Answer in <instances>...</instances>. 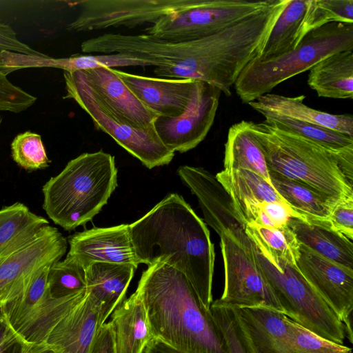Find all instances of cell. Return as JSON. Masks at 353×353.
Here are the masks:
<instances>
[{"mask_svg": "<svg viewBox=\"0 0 353 353\" xmlns=\"http://www.w3.org/2000/svg\"><path fill=\"white\" fill-rule=\"evenodd\" d=\"M326 220L334 229L353 240V196L338 201Z\"/></svg>", "mask_w": 353, "mask_h": 353, "instance_id": "obj_41", "label": "cell"}, {"mask_svg": "<svg viewBox=\"0 0 353 353\" xmlns=\"http://www.w3.org/2000/svg\"><path fill=\"white\" fill-rule=\"evenodd\" d=\"M210 310L229 353H260L235 307L216 299L212 303Z\"/></svg>", "mask_w": 353, "mask_h": 353, "instance_id": "obj_33", "label": "cell"}, {"mask_svg": "<svg viewBox=\"0 0 353 353\" xmlns=\"http://www.w3.org/2000/svg\"><path fill=\"white\" fill-rule=\"evenodd\" d=\"M24 341L13 330L0 307V353H21Z\"/></svg>", "mask_w": 353, "mask_h": 353, "instance_id": "obj_43", "label": "cell"}, {"mask_svg": "<svg viewBox=\"0 0 353 353\" xmlns=\"http://www.w3.org/2000/svg\"><path fill=\"white\" fill-rule=\"evenodd\" d=\"M330 23L353 24V0H309L302 35Z\"/></svg>", "mask_w": 353, "mask_h": 353, "instance_id": "obj_36", "label": "cell"}, {"mask_svg": "<svg viewBox=\"0 0 353 353\" xmlns=\"http://www.w3.org/2000/svg\"><path fill=\"white\" fill-rule=\"evenodd\" d=\"M110 315L116 353H143L154 337L140 292L137 289Z\"/></svg>", "mask_w": 353, "mask_h": 353, "instance_id": "obj_23", "label": "cell"}, {"mask_svg": "<svg viewBox=\"0 0 353 353\" xmlns=\"http://www.w3.org/2000/svg\"><path fill=\"white\" fill-rule=\"evenodd\" d=\"M221 91L196 80L188 106L179 116L159 117L154 127L162 143L172 152H188L196 147L212 126Z\"/></svg>", "mask_w": 353, "mask_h": 353, "instance_id": "obj_14", "label": "cell"}, {"mask_svg": "<svg viewBox=\"0 0 353 353\" xmlns=\"http://www.w3.org/2000/svg\"><path fill=\"white\" fill-rule=\"evenodd\" d=\"M137 289L154 339L181 353H229L210 310L182 272L153 264L143 272Z\"/></svg>", "mask_w": 353, "mask_h": 353, "instance_id": "obj_3", "label": "cell"}, {"mask_svg": "<svg viewBox=\"0 0 353 353\" xmlns=\"http://www.w3.org/2000/svg\"><path fill=\"white\" fill-rule=\"evenodd\" d=\"M299 214L285 201L261 202L254 205L246 213L244 219L246 223H254L270 228L288 225L293 217Z\"/></svg>", "mask_w": 353, "mask_h": 353, "instance_id": "obj_39", "label": "cell"}, {"mask_svg": "<svg viewBox=\"0 0 353 353\" xmlns=\"http://www.w3.org/2000/svg\"><path fill=\"white\" fill-rule=\"evenodd\" d=\"M198 0H85L67 30L85 32L154 24L163 17L194 6Z\"/></svg>", "mask_w": 353, "mask_h": 353, "instance_id": "obj_12", "label": "cell"}, {"mask_svg": "<svg viewBox=\"0 0 353 353\" xmlns=\"http://www.w3.org/2000/svg\"><path fill=\"white\" fill-rule=\"evenodd\" d=\"M304 95L294 97L265 94L248 104L265 119L285 117L325 127L353 137V117L333 114L313 109L303 103Z\"/></svg>", "mask_w": 353, "mask_h": 353, "instance_id": "obj_22", "label": "cell"}, {"mask_svg": "<svg viewBox=\"0 0 353 353\" xmlns=\"http://www.w3.org/2000/svg\"><path fill=\"white\" fill-rule=\"evenodd\" d=\"M1 50L28 55L46 56L21 41L13 28L10 25L0 21V51Z\"/></svg>", "mask_w": 353, "mask_h": 353, "instance_id": "obj_42", "label": "cell"}, {"mask_svg": "<svg viewBox=\"0 0 353 353\" xmlns=\"http://www.w3.org/2000/svg\"><path fill=\"white\" fill-rule=\"evenodd\" d=\"M250 128L261 145L269 171L305 183L332 199L353 196V184L344 174L336 154L265 119L250 121Z\"/></svg>", "mask_w": 353, "mask_h": 353, "instance_id": "obj_5", "label": "cell"}, {"mask_svg": "<svg viewBox=\"0 0 353 353\" xmlns=\"http://www.w3.org/2000/svg\"><path fill=\"white\" fill-rule=\"evenodd\" d=\"M66 256L85 270L94 263L125 264L136 269L140 263L131 239L129 224L94 228L69 236Z\"/></svg>", "mask_w": 353, "mask_h": 353, "instance_id": "obj_17", "label": "cell"}, {"mask_svg": "<svg viewBox=\"0 0 353 353\" xmlns=\"http://www.w3.org/2000/svg\"><path fill=\"white\" fill-rule=\"evenodd\" d=\"M140 263L168 265L182 272L205 307L212 303L215 252L210 231L183 198L167 195L151 210L129 224Z\"/></svg>", "mask_w": 353, "mask_h": 353, "instance_id": "obj_2", "label": "cell"}, {"mask_svg": "<svg viewBox=\"0 0 353 353\" xmlns=\"http://www.w3.org/2000/svg\"><path fill=\"white\" fill-rule=\"evenodd\" d=\"M50 268L37 275L23 294L1 307L25 343L46 342L54 327L85 296L86 290L63 298L51 296L47 285Z\"/></svg>", "mask_w": 353, "mask_h": 353, "instance_id": "obj_10", "label": "cell"}, {"mask_svg": "<svg viewBox=\"0 0 353 353\" xmlns=\"http://www.w3.org/2000/svg\"><path fill=\"white\" fill-rule=\"evenodd\" d=\"M177 172L197 197L205 222L219 236L229 232L241 244L250 246L252 240L245 232L247 223L216 176L204 168L189 165L179 167Z\"/></svg>", "mask_w": 353, "mask_h": 353, "instance_id": "obj_16", "label": "cell"}, {"mask_svg": "<svg viewBox=\"0 0 353 353\" xmlns=\"http://www.w3.org/2000/svg\"><path fill=\"white\" fill-rule=\"evenodd\" d=\"M84 53L127 54L154 64L159 77L207 82L226 96L243 71L258 55L256 36L244 21L200 39L170 42L148 34L106 33L84 41Z\"/></svg>", "mask_w": 353, "mask_h": 353, "instance_id": "obj_1", "label": "cell"}, {"mask_svg": "<svg viewBox=\"0 0 353 353\" xmlns=\"http://www.w3.org/2000/svg\"><path fill=\"white\" fill-rule=\"evenodd\" d=\"M63 78L66 94L63 98L74 100L90 116L97 130L110 135L148 169L171 162L175 152L162 143L154 125L147 129L135 126L94 93L75 72L64 71Z\"/></svg>", "mask_w": 353, "mask_h": 353, "instance_id": "obj_8", "label": "cell"}, {"mask_svg": "<svg viewBox=\"0 0 353 353\" xmlns=\"http://www.w3.org/2000/svg\"><path fill=\"white\" fill-rule=\"evenodd\" d=\"M288 226L300 244L323 258L353 270L352 240L334 229L326 219L292 218Z\"/></svg>", "mask_w": 353, "mask_h": 353, "instance_id": "obj_21", "label": "cell"}, {"mask_svg": "<svg viewBox=\"0 0 353 353\" xmlns=\"http://www.w3.org/2000/svg\"><path fill=\"white\" fill-rule=\"evenodd\" d=\"M269 175L276 192L302 216L326 219L340 200L326 196L305 183L276 172L269 171Z\"/></svg>", "mask_w": 353, "mask_h": 353, "instance_id": "obj_31", "label": "cell"}, {"mask_svg": "<svg viewBox=\"0 0 353 353\" xmlns=\"http://www.w3.org/2000/svg\"><path fill=\"white\" fill-rule=\"evenodd\" d=\"M117 186L113 156L102 150L83 153L43 185L42 207L54 223L72 231L91 221Z\"/></svg>", "mask_w": 353, "mask_h": 353, "instance_id": "obj_4", "label": "cell"}, {"mask_svg": "<svg viewBox=\"0 0 353 353\" xmlns=\"http://www.w3.org/2000/svg\"><path fill=\"white\" fill-rule=\"evenodd\" d=\"M296 265L308 283L336 314L353 341V270L323 258L300 244Z\"/></svg>", "mask_w": 353, "mask_h": 353, "instance_id": "obj_15", "label": "cell"}, {"mask_svg": "<svg viewBox=\"0 0 353 353\" xmlns=\"http://www.w3.org/2000/svg\"><path fill=\"white\" fill-rule=\"evenodd\" d=\"M143 353H181L160 340L153 338L146 345Z\"/></svg>", "mask_w": 353, "mask_h": 353, "instance_id": "obj_45", "label": "cell"}, {"mask_svg": "<svg viewBox=\"0 0 353 353\" xmlns=\"http://www.w3.org/2000/svg\"><path fill=\"white\" fill-rule=\"evenodd\" d=\"M37 99L0 72V111L20 113L32 106Z\"/></svg>", "mask_w": 353, "mask_h": 353, "instance_id": "obj_40", "label": "cell"}, {"mask_svg": "<svg viewBox=\"0 0 353 353\" xmlns=\"http://www.w3.org/2000/svg\"><path fill=\"white\" fill-rule=\"evenodd\" d=\"M265 120L280 129L301 136L336 154L341 160V166L347 167L353 163V137L285 117H271Z\"/></svg>", "mask_w": 353, "mask_h": 353, "instance_id": "obj_32", "label": "cell"}, {"mask_svg": "<svg viewBox=\"0 0 353 353\" xmlns=\"http://www.w3.org/2000/svg\"><path fill=\"white\" fill-rule=\"evenodd\" d=\"M67 249L66 239L48 225L24 245L0 256V307L23 294L37 275L60 261Z\"/></svg>", "mask_w": 353, "mask_h": 353, "instance_id": "obj_13", "label": "cell"}, {"mask_svg": "<svg viewBox=\"0 0 353 353\" xmlns=\"http://www.w3.org/2000/svg\"><path fill=\"white\" fill-rule=\"evenodd\" d=\"M135 270L132 265L110 263H94L85 270L86 292L101 306L104 323L126 299Z\"/></svg>", "mask_w": 353, "mask_h": 353, "instance_id": "obj_24", "label": "cell"}, {"mask_svg": "<svg viewBox=\"0 0 353 353\" xmlns=\"http://www.w3.org/2000/svg\"><path fill=\"white\" fill-rule=\"evenodd\" d=\"M21 353H57L46 343H23Z\"/></svg>", "mask_w": 353, "mask_h": 353, "instance_id": "obj_46", "label": "cell"}, {"mask_svg": "<svg viewBox=\"0 0 353 353\" xmlns=\"http://www.w3.org/2000/svg\"><path fill=\"white\" fill-rule=\"evenodd\" d=\"M114 71L135 97L160 117H175L181 114L189 105L196 81L150 77Z\"/></svg>", "mask_w": 353, "mask_h": 353, "instance_id": "obj_18", "label": "cell"}, {"mask_svg": "<svg viewBox=\"0 0 353 353\" xmlns=\"http://www.w3.org/2000/svg\"><path fill=\"white\" fill-rule=\"evenodd\" d=\"M352 49L353 24H325L307 33L294 50L272 59H256L248 64L234 85L236 93L242 102L248 103L326 57Z\"/></svg>", "mask_w": 353, "mask_h": 353, "instance_id": "obj_6", "label": "cell"}, {"mask_svg": "<svg viewBox=\"0 0 353 353\" xmlns=\"http://www.w3.org/2000/svg\"><path fill=\"white\" fill-rule=\"evenodd\" d=\"M220 239L225 281L218 301L236 307H265L283 313L254 256L252 242L245 246L229 232L222 234Z\"/></svg>", "mask_w": 353, "mask_h": 353, "instance_id": "obj_11", "label": "cell"}, {"mask_svg": "<svg viewBox=\"0 0 353 353\" xmlns=\"http://www.w3.org/2000/svg\"><path fill=\"white\" fill-rule=\"evenodd\" d=\"M104 323L101 308L86 292L84 299L52 330L45 343L57 353H90Z\"/></svg>", "mask_w": 353, "mask_h": 353, "instance_id": "obj_20", "label": "cell"}, {"mask_svg": "<svg viewBox=\"0 0 353 353\" xmlns=\"http://www.w3.org/2000/svg\"><path fill=\"white\" fill-rule=\"evenodd\" d=\"M252 242L256 261L283 313L312 333L343 345V323L305 280L296 265Z\"/></svg>", "mask_w": 353, "mask_h": 353, "instance_id": "obj_7", "label": "cell"}, {"mask_svg": "<svg viewBox=\"0 0 353 353\" xmlns=\"http://www.w3.org/2000/svg\"><path fill=\"white\" fill-rule=\"evenodd\" d=\"M74 72L94 93L135 126L147 129L160 117L135 97L114 69L100 67Z\"/></svg>", "mask_w": 353, "mask_h": 353, "instance_id": "obj_19", "label": "cell"}, {"mask_svg": "<svg viewBox=\"0 0 353 353\" xmlns=\"http://www.w3.org/2000/svg\"><path fill=\"white\" fill-rule=\"evenodd\" d=\"M223 166L224 170H250L272 185L265 156L250 130V121L243 120L229 128Z\"/></svg>", "mask_w": 353, "mask_h": 353, "instance_id": "obj_28", "label": "cell"}, {"mask_svg": "<svg viewBox=\"0 0 353 353\" xmlns=\"http://www.w3.org/2000/svg\"><path fill=\"white\" fill-rule=\"evenodd\" d=\"M215 176L231 196L243 219L255 204L263 201H284L272 185L250 170L223 169Z\"/></svg>", "mask_w": 353, "mask_h": 353, "instance_id": "obj_27", "label": "cell"}, {"mask_svg": "<svg viewBox=\"0 0 353 353\" xmlns=\"http://www.w3.org/2000/svg\"><path fill=\"white\" fill-rule=\"evenodd\" d=\"M245 232L253 242L268 252L296 264L300 243L288 225L270 228L247 223Z\"/></svg>", "mask_w": 353, "mask_h": 353, "instance_id": "obj_34", "label": "cell"}, {"mask_svg": "<svg viewBox=\"0 0 353 353\" xmlns=\"http://www.w3.org/2000/svg\"><path fill=\"white\" fill-rule=\"evenodd\" d=\"M285 322L296 353H352L350 347L323 339L287 316Z\"/></svg>", "mask_w": 353, "mask_h": 353, "instance_id": "obj_38", "label": "cell"}, {"mask_svg": "<svg viewBox=\"0 0 353 353\" xmlns=\"http://www.w3.org/2000/svg\"><path fill=\"white\" fill-rule=\"evenodd\" d=\"M307 84L318 97L353 99V49L330 55L310 69Z\"/></svg>", "mask_w": 353, "mask_h": 353, "instance_id": "obj_26", "label": "cell"}, {"mask_svg": "<svg viewBox=\"0 0 353 353\" xmlns=\"http://www.w3.org/2000/svg\"><path fill=\"white\" fill-rule=\"evenodd\" d=\"M49 293L54 298H63L86 290L85 270L73 259L66 256L49 269L47 280Z\"/></svg>", "mask_w": 353, "mask_h": 353, "instance_id": "obj_35", "label": "cell"}, {"mask_svg": "<svg viewBox=\"0 0 353 353\" xmlns=\"http://www.w3.org/2000/svg\"><path fill=\"white\" fill-rule=\"evenodd\" d=\"M1 123H2V117L0 114V128H1Z\"/></svg>", "mask_w": 353, "mask_h": 353, "instance_id": "obj_47", "label": "cell"}, {"mask_svg": "<svg viewBox=\"0 0 353 353\" xmlns=\"http://www.w3.org/2000/svg\"><path fill=\"white\" fill-rule=\"evenodd\" d=\"M10 148L14 161L26 170L45 169L51 162L41 135L30 130L18 134L12 140Z\"/></svg>", "mask_w": 353, "mask_h": 353, "instance_id": "obj_37", "label": "cell"}, {"mask_svg": "<svg viewBox=\"0 0 353 353\" xmlns=\"http://www.w3.org/2000/svg\"><path fill=\"white\" fill-rule=\"evenodd\" d=\"M90 353H116L114 333L110 321L104 323L98 329Z\"/></svg>", "mask_w": 353, "mask_h": 353, "instance_id": "obj_44", "label": "cell"}, {"mask_svg": "<svg viewBox=\"0 0 353 353\" xmlns=\"http://www.w3.org/2000/svg\"><path fill=\"white\" fill-rule=\"evenodd\" d=\"M260 353H296L286 315L265 307H236Z\"/></svg>", "mask_w": 353, "mask_h": 353, "instance_id": "obj_25", "label": "cell"}, {"mask_svg": "<svg viewBox=\"0 0 353 353\" xmlns=\"http://www.w3.org/2000/svg\"><path fill=\"white\" fill-rule=\"evenodd\" d=\"M273 0H198L193 6L165 15L145 34L170 42L200 39L216 34L268 7Z\"/></svg>", "mask_w": 353, "mask_h": 353, "instance_id": "obj_9", "label": "cell"}, {"mask_svg": "<svg viewBox=\"0 0 353 353\" xmlns=\"http://www.w3.org/2000/svg\"><path fill=\"white\" fill-rule=\"evenodd\" d=\"M309 0H290L276 21L259 61L274 59L294 50L301 39Z\"/></svg>", "mask_w": 353, "mask_h": 353, "instance_id": "obj_30", "label": "cell"}, {"mask_svg": "<svg viewBox=\"0 0 353 353\" xmlns=\"http://www.w3.org/2000/svg\"><path fill=\"white\" fill-rule=\"evenodd\" d=\"M48 225L46 219L22 203L3 207L0 210V256L24 245Z\"/></svg>", "mask_w": 353, "mask_h": 353, "instance_id": "obj_29", "label": "cell"}]
</instances>
